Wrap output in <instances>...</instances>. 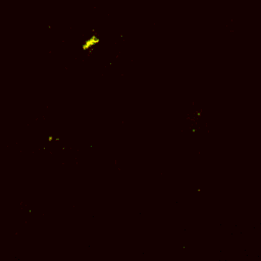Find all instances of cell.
<instances>
[{"instance_id":"1","label":"cell","mask_w":261,"mask_h":261,"mask_svg":"<svg viewBox=\"0 0 261 261\" xmlns=\"http://www.w3.org/2000/svg\"><path fill=\"white\" fill-rule=\"evenodd\" d=\"M99 41H100V40H99V38H98L97 36H92V37H90L88 40L85 41V43L83 44V49H84V50H88V49L92 48L93 46H95L96 44H98Z\"/></svg>"}]
</instances>
